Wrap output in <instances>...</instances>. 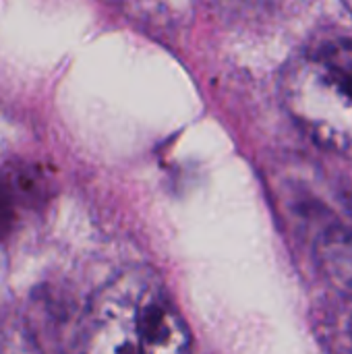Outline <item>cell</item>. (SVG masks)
Returning <instances> with one entry per match:
<instances>
[{
  "label": "cell",
  "instance_id": "obj_1",
  "mask_svg": "<svg viewBox=\"0 0 352 354\" xmlns=\"http://www.w3.org/2000/svg\"><path fill=\"white\" fill-rule=\"evenodd\" d=\"M83 338L89 351L147 354L185 353L193 340L164 282L145 268L118 274L93 297Z\"/></svg>",
  "mask_w": 352,
  "mask_h": 354
},
{
  "label": "cell",
  "instance_id": "obj_2",
  "mask_svg": "<svg viewBox=\"0 0 352 354\" xmlns=\"http://www.w3.org/2000/svg\"><path fill=\"white\" fill-rule=\"evenodd\" d=\"M282 100L324 149L352 160V41L313 46L286 66Z\"/></svg>",
  "mask_w": 352,
  "mask_h": 354
},
{
  "label": "cell",
  "instance_id": "obj_3",
  "mask_svg": "<svg viewBox=\"0 0 352 354\" xmlns=\"http://www.w3.org/2000/svg\"><path fill=\"white\" fill-rule=\"evenodd\" d=\"M315 249L330 282L352 303V207L322 228Z\"/></svg>",
  "mask_w": 352,
  "mask_h": 354
},
{
  "label": "cell",
  "instance_id": "obj_4",
  "mask_svg": "<svg viewBox=\"0 0 352 354\" xmlns=\"http://www.w3.org/2000/svg\"><path fill=\"white\" fill-rule=\"evenodd\" d=\"M31 191L29 183H0V239L10 234L12 224L17 222L21 195Z\"/></svg>",
  "mask_w": 352,
  "mask_h": 354
},
{
  "label": "cell",
  "instance_id": "obj_5",
  "mask_svg": "<svg viewBox=\"0 0 352 354\" xmlns=\"http://www.w3.org/2000/svg\"><path fill=\"white\" fill-rule=\"evenodd\" d=\"M342 2H344V6H346V8L352 12V0H342Z\"/></svg>",
  "mask_w": 352,
  "mask_h": 354
}]
</instances>
